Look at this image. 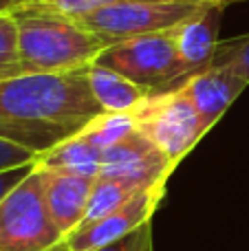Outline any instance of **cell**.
Returning a JSON list of instances; mask_svg holds the SVG:
<instances>
[{"label": "cell", "instance_id": "1", "mask_svg": "<svg viewBox=\"0 0 249 251\" xmlns=\"http://www.w3.org/2000/svg\"><path fill=\"white\" fill-rule=\"evenodd\" d=\"M100 115L104 110L91 93L86 69L0 82V139L35 156L79 134Z\"/></svg>", "mask_w": 249, "mask_h": 251}, {"label": "cell", "instance_id": "2", "mask_svg": "<svg viewBox=\"0 0 249 251\" xmlns=\"http://www.w3.org/2000/svg\"><path fill=\"white\" fill-rule=\"evenodd\" d=\"M11 13L18 25L25 75L88 69L108 49L79 20L53 9L44 0H26Z\"/></svg>", "mask_w": 249, "mask_h": 251}, {"label": "cell", "instance_id": "3", "mask_svg": "<svg viewBox=\"0 0 249 251\" xmlns=\"http://www.w3.org/2000/svg\"><path fill=\"white\" fill-rule=\"evenodd\" d=\"M97 64L122 73L148 95H161L181 88L192 77V71L185 66L179 53L174 31L117 42L97 57Z\"/></svg>", "mask_w": 249, "mask_h": 251}, {"label": "cell", "instance_id": "4", "mask_svg": "<svg viewBox=\"0 0 249 251\" xmlns=\"http://www.w3.org/2000/svg\"><path fill=\"white\" fill-rule=\"evenodd\" d=\"M232 2L238 0H139L100 9L79 22L93 31L106 47H113L139 35L174 31L210 7Z\"/></svg>", "mask_w": 249, "mask_h": 251}, {"label": "cell", "instance_id": "5", "mask_svg": "<svg viewBox=\"0 0 249 251\" xmlns=\"http://www.w3.org/2000/svg\"><path fill=\"white\" fill-rule=\"evenodd\" d=\"M62 238L44 203L42 170L35 163L0 201V251H51Z\"/></svg>", "mask_w": 249, "mask_h": 251}, {"label": "cell", "instance_id": "6", "mask_svg": "<svg viewBox=\"0 0 249 251\" xmlns=\"http://www.w3.org/2000/svg\"><path fill=\"white\" fill-rule=\"evenodd\" d=\"M137 130L150 139L174 165L207 134L194 104L181 88L150 95L132 110Z\"/></svg>", "mask_w": 249, "mask_h": 251}, {"label": "cell", "instance_id": "7", "mask_svg": "<svg viewBox=\"0 0 249 251\" xmlns=\"http://www.w3.org/2000/svg\"><path fill=\"white\" fill-rule=\"evenodd\" d=\"M176 165L159 150L146 134L135 130L117 146L104 150L100 176L124 183L137 192L166 187L168 176Z\"/></svg>", "mask_w": 249, "mask_h": 251}, {"label": "cell", "instance_id": "8", "mask_svg": "<svg viewBox=\"0 0 249 251\" xmlns=\"http://www.w3.org/2000/svg\"><path fill=\"white\" fill-rule=\"evenodd\" d=\"M163 190L166 187L139 192L117 212L97 218V221L82 223L73 231H69L51 251H95L106 245L117 243L144 223L152 221L154 209L159 207L163 199Z\"/></svg>", "mask_w": 249, "mask_h": 251}, {"label": "cell", "instance_id": "9", "mask_svg": "<svg viewBox=\"0 0 249 251\" xmlns=\"http://www.w3.org/2000/svg\"><path fill=\"white\" fill-rule=\"evenodd\" d=\"M247 86V79L229 66H210V69L192 75L181 86V91L194 104L203 122V128L210 132Z\"/></svg>", "mask_w": 249, "mask_h": 251}, {"label": "cell", "instance_id": "10", "mask_svg": "<svg viewBox=\"0 0 249 251\" xmlns=\"http://www.w3.org/2000/svg\"><path fill=\"white\" fill-rule=\"evenodd\" d=\"M40 170H42L47 209L51 214L55 227L62 231V236H66L69 231H73L75 227H79L84 223L95 178L55 172V170H47V168Z\"/></svg>", "mask_w": 249, "mask_h": 251}, {"label": "cell", "instance_id": "11", "mask_svg": "<svg viewBox=\"0 0 249 251\" xmlns=\"http://www.w3.org/2000/svg\"><path fill=\"white\" fill-rule=\"evenodd\" d=\"M229 4H216L203 11L201 16L192 18L190 22L174 29L179 53L183 57L185 66L192 71V75L210 69L214 62L216 49H219V29H221V16Z\"/></svg>", "mask_w": 249, "mask_h": 251}, {"label": "cell", "instance_id": "12", "mask_svg": "<svg viewBox=\"0 0 249 251\" xmlns=\"http://www.w3.org/2000/svg\"><path fill=\"white\" fill-rule=\"evenodd\" d=\"M86 77L93 97L104 113H132L146 97H150L144 88L132 84L122 73L97 62L86 69Z\"/></svg>", "mask_w": 249, "mask_h": 251}, {"label": "cell", "instance_id": "13", "mask_svg": "<svg viewBox=\"0 0 249 251\" xmlns=\"http://www.w3.org/2000/svg\"><path fill=\"white\" fill-rule=\"evenodd\" d=\"M101 154L104 152L95 148L82 132L75 137L62 141L60 146L51 148L49 152L40 154L35 163L40 168L55 170V172H66V174H77V176H88L97 178L101 168Z\"/></svg>", "mask_w": 249, "mask_h": 251}, {"label": "cell", "instance_id": "14", "mask_svg": "<svg viewBox=\"0 0 249 251\" xmlns=\"http://www.w3.org/2000/svg\"><path fill=\"white\" fill-rule=\"evenodd\" d=\"M137 194H139V192L124 185V183L97 176L95 185H93V192H91V199H88L84 223L97 221V218H104V216H108V214L117 212V209H122L130 199H135Z\"/></svg>", "mask_w": 249, "mask_h": 251}, {"label": "cell", "instance_id": "15", "mask_svg": "<svg viewBox=\"0 0 249 251\" xmlns=\"http://www.w3.org/2000/svg\"><path fill=\"white\" fill-rule=\"evenodd\" d=\"M135 130H137V124H135L132 113H104L93 124H88L82 130V134L93 146L104 152L108 148L117 146L119 141H124Z\"/></svg>", "mask_w": 249, "mask_h": 251}, {"label": "cell", "instance_id": "16", "mask_svg": "<svg viewBox=\"0 0 249 251\" xmlns=\"http://www.w3.org/2000/svg\"><path fill=\"white\" fill-rule=\"evenodd\" d=\"M25 75L18 47V25L13 13H0V82Z\"/></svg>", "mask_w": 249, "mask_h": 251}, {"label": "cell", "instance_id": "17", "mask_svg": "<svg viewBox=\"0 0 249 251\" xmlns=\"http://www.w3.org/2000/svg\"><path fill=\"white\" fill-rule=\"evenodd\" d=\"M212 66H229L249 82V33L221 40Z\"/></svg>", "mask_w": 249, "mask_h": 251}, {"label": "cell", "instance_id": "18", "mask_svg": "<svg viewBox=\"0 0 249 251\" xmlns=\"http://www.w3.org/2000/svg\"><path fill=\"white\" fill-rule=\"evenodd\" d=\"M51 4L53 9L66 13V16L82 20V18L91 16V13L100 11L106 7H117V4H128V2H139V0H44Z\"/></svg>", "mask_w": 249, "mask_h": 251}, {"label": "cell", "instance_id": "19", "mask_svg": "<svg viewBox=\"0 0 249 251\" xmlns=\"http://www.w3.org/2000/svg\"><path fill=\"white\" fill-rule=\"evenodd\" d=\"M95 251H152V221L144 223L117 243L106 245V247Z\"/></svg>", "mask_w": 249, "mask_h": 251}, {"label": "cell", "instance_id": "20", "mask_svg": "<svg viewBox=\"0 0 249 251\" xmlns=\"http://www.w3.org/2000/svg\"><path fill=\"white\" fill-rule=\"evenodd\" d=\"M35 159L38 156L33 152L0 139V172L2 170H11V168H20V165H26V163H35Z\"/></svg>", "mask_w": 249, "mask_h": 251}, {"label": "cell", "instance_id": "21", "mask_svg": "<svg viewBox=\"0 0 249 251\" xmlns=\"http://www.w3.org/2000/svg\"><path fill=\"white\" fill-rule=\"evenodd\" d=\"M35 168V163H26V165H20V168H11V170H2L0 172V201L22 181L31 174V170Z\"/></svg>", "mask_w": 249, "mask_h": 251}, {"label": "cell", "instance_id": "22", "mask_svg": "<svg viewBox=\"0 0 249 251\" xmlns=\"http://www.w3.org/2000/svg\"><path fill=\"white\" fill-rule=\"evenodd\" d=\"M26 0H0V13H9L13 9H18L20 4H25Z\"/></svg>", "mask_w": 249, "mask_h": 251}]
</instances>
